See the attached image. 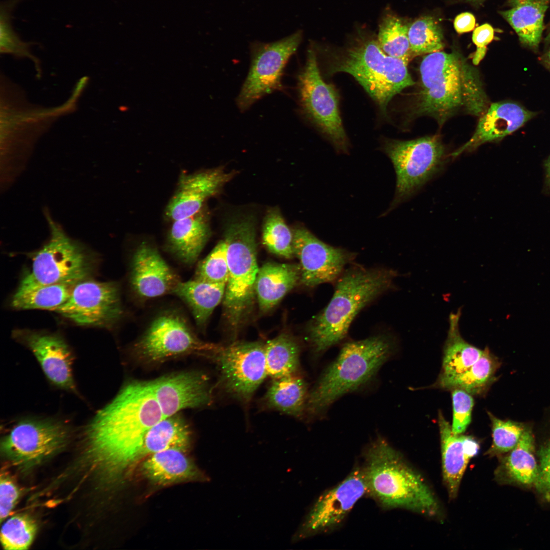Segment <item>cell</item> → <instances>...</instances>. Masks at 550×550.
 <instances>
[{
	"mask_svg": "<svg viewBox=\"0 0 550 550\" xmlns=\"http://www.w3.org/2000/svg\"><path fill=\"white\" fill-rule=\"evenodd\" d=\"M408 28L398 16L387 13L379 23L377 37L380 47L387 55L407 64L414 57L410 48Z\"/></svg>",
	"mask_w": 550,
	"mask_h": 550,
	"instance_id": "36",
	"label": "cell"
},
{
	"mask_svg": "<svg viewBox=\"0 0 550 550\" xmlns=\"http://www.w3.org/2000/svg\"><path fill=\"white\" fill-rule=\"evenodd\" d=\"M300 107L305 115L338 152L346 153L348 140L339 108V98L334 87L323 79L315 50L311 46L305 66L297 77Z\"/></svg>",
	"mask_w": 550,
	"mask_h": 550,
	"instance_id": "12",
	"label": "cell"
},
{
	"mask_svg": "<svg viewBox=\"0 0 550 550\" xmlns=\"http://www.w3.org/2000/svg\"><path fill=\"white\" fill-rule=\"evenodd\" d=\"M549 0L527 2L501 12L526 46L537 48L543 29V19Z\"/></svg>",
	"mask_w": 550,
	"mask_h": 550,
	"instance_id": "30",
	"label": "cell"
},
{
	"mask_svg": "<svg viewBox=\"0 0 550 550\" xmlns=\"http://www.w3.org/2000/svg\"><path fill=\"white\" fill-rule=\"evenodd\" d=\"M265 344L260 341H234L214 354L222 389L243 403H249L268 375Z\"/></svg>",
	"mask_w": 550,
	"mask_h": 550,
	"instance_id": "15",
	"label": "cell"
},
{
	"mask_svg": "<svg viewBox=\"0 0 550 550\" xmlns=\"http://www.w3.org/2000/svg\"><path fill=\"white\" fill-rule=\"evenodd\" d=\"M493 37L494 30L489 24H483L474 30L472 40L477 46L476 51L473 58L474 65H478L484 58L486 53V46L493 40Z\"/></svg>",
	"mask_w": 550,
	"mask_h": 550,
	"instance_id": "46",
	"label": "cell"
},
{
	"mask_svg": "<svg viewBox=\"0 0 550 550\" xmlns=\"http://www.w3.org/2000/svg\"><path fill=\"white\" fill-rule=\"evenodd\" d=\"M201 211L173 221L167 236V251L186 266L196 263L210 236L208 221Z\"/></svg>",
	"mask_w": 550,
	"mask_h": 550,
	"instance_id": "24",
	"label": "cell"
},
{
	"mask_svg": "<svg viewBox=\"0 0 550 550\" xmlns=\"http://www.w3.org/2000/svg\"><path fill=\"white\" fill-rule=\"evenodd\" d=\"M534 450L531 429L526 427L518 443L504 460V470L509 479L523 485H535L538 476V465Z\"/></svg>",
	"mask_w": 550,
	"mask_h": 550,
	"instance_id": "34",
	"label": "cell"
},
{
	"mask_svg": "<svg viewBox=\"0 0 550 550\" xmlns=\"http://www.w3.org/2000/svg\"><path fill=\"white\" fill-rule=\"evenodd\" d=\"M366 493L363 469L356 468L342 481L321 494L295 533L292 541L337 527Z\"/></svg>",
	"mask_w": 550,
	"mask_h": 550,
	"instance_id": "16",
	"label": "cell"
},
{
	"mask_svg": "<svg viewBox=\"0 0 550 550\" xmlns=\"http://www.w3.org/2000/svg\"><path fill=\"white\" fill-rule=\"evenodd\" d=\"M475 22V18L472 14L464 12L459 14L455 17L454 21V26L458 33H467L471 32L474 29Z\"/></svg>",
	"mask_w": 550,
	"mask_h": 550,
	"instance_id": "47",
	"label": "cell"
},
{
	"mask_svg": "<svg viewBox=\"0 0 550 550\" xmlns=\"http://www.w3.org/2000/svg\"><path fill=\"white\" fill-rule=\"evenodd\" d=\"M397 272L384 268L353 266L337 281L335 292L325 308L309 323L307 337L312 350L320 355L346 336L358 313L391 289Z\"/></svg>",
	"mask_w": 550,
	"mask_h": 550,
	"instance_id": "2",
	"label": "cell"
},
{
	"mask_svg": "<svg viewBox=\"0 0 550 550\" xmlns=\"http://www.w3.org/2000/svg\"><path fill=\"white\" fill-rule=\"evenodd\" d=\"M464 1H466L468 2L473 3V4H479V3H481L483 2L485 0H464Z\"/></svg>",
	"mask_w": 550,
	"mask_h": 550,
	"instance_id": "51",
	"label": "cell"
},
{
	"mask_svg": "<svg viewBox=\"0 0 550 550\" xmlns=\"http://www.w3.org/2000/svg\"><path fill=\"white\" fill-rule=\"evenodd\" d=\"M294 254L299 261L300 283L308 287L337 280L355 254L323 242L302 227L292 230Z\"/></svg>",
	"mask_w": 550,
	"mask_h": 550,
	"instance_id": "18",
	"label": "cell"
},
{
	"mask_svg": "<svg viewBox=\"0 0 550 550\" xmlns=\"http://www.w3.org/2000/svg\"><path fill=\"white\" fill-rule=\"evenodd\" d=\"M226 284L207 282L194 278L180 281L173 294L189 309L197 326L204 329L216 307L223 301Z\"/></svg>",
	"mask_w": 550,
	"mask_h": 550,
	"instance_id": "26",
	"label": "cell"
},
{
	"mask_svg": "<svg viewBox=\"0 0 550 550\" xmlns=\"http://www.w3.org/2000/svg\"><path fill=\"white\" fill-rule=\"evenodd\" d=\"M461 310L449 317V328L444 349L442 368L437 380L457 376L471 367L481 356L483 350L466 342L459 331Z\"/></svg>",
	"mask_w": 550,
	"mask_h": 550,
	"instance_id": "27",
	"label": "cell"
},
{
	"mask_svg": "<svg viewBox=\"0 0 550 550\" xmlns=\"http://www.w3.org/2000/svg\"><path fill=\"white\" fill-rule=\"evenodd\" d=\"M293 238L292 230L287 226L279 210L277 208L269 210L263 227L264 245L272 253L290 259L294 256Z\"/></svg>",
	"mask_w": 550,
	"mask_h": 550,
	"instance_id": "37",
	"label": "cell"
},
{
	"mask_svg": "<svg viewBox=\"0 0 550 550\" xmlns=\"http://www.w3.org/2000/svg\"><path fill=\"white\" fill-rule=\"evenodd\" d=\"M538 455V476L535 485L544 499L550 502V441L540 448Z\"/></svg>",
	"mask_w": 550,
	"mask_h": 550,
	"instance_id": "45",
	"label": "cell"
},
{
	"mask_svg": "<svg viewBox=\"0 0 550 550\" xmlns=\"http://www.w3.org/2000/svg\"><path fill=\"white\" fill-rule=\"evenodd\" d=\"M535 115V113L515 102L492 103L480 119L470 140L451 155L456 157L486 143L500 140L518 129Z\"/></svg>",
	"mask_w": 550,
	"mask_h": 550,
	"instance_id": "22",
	"label": "cell"
},
{
	"mask_svg": "<svg viewBox=\"0 0 550 550\" xmlns=\"http://www.w3.org/2000/svg\"><path fill=\"white\" fill-rule=\"evenodd\" d=\"M546 182L548 187L550 188V156L545 163Z\"/></svg>",
	"mask_w": 550,
	"mask_h": 550,
	"instance_id": "48",
	"label": "cell"
},
{
	"mask_svg": "<svg viewBox=\"0 0 550 550\" xmlns=\"http://www.w3.org/2000/svg\"><path fill=\"white\" fill-rule=\"evenodd\" d=\"M545 41L546 42H549L550 41V30H549V31L548 33L547 36H546V38L545 39Z\"/></svg>",
	"mask_w": 550,
	"mask_h": 550,
	"instance_id": "52",
	"label": "cell"
},
{
	"mask_svg": "<svg viewBox=\"0 0 550 550\" xmlns=\"http://www.w3.org/2000/svg\"><path fill=\"white\" fill-rule=\"evenodd\" d=\"M356 37L345 47L328 52V73L353 76L386 113L393 97L415 84L408 64L387 55L377 38L363 33Z\"/></svg>",
	"mask_w": 550,
	"mask_h": 550,
	"instance_id": "6",
	"label": "cell"
},
{
	"mask_svg": "<svg viewBox=\"0 0 550 550\" xmlns=\"http://www.w3.org/2000/svg\"><path fill=\"white\" fill-rule=\"evenodd\" d=\"M126 279L131 297L141 304L172 294L181 281L156 246L146 241L140 243L131 254Z\"/></svg>",
	"mask_w": 550,
	"mask_h": 550,
	"instance_id": "17",
	"label": "cell"
},
{
	"mask_svg": "<svg viewBox=\"0 0 550 550\" xmlns=\"http://www.w3.org/2000/svg\"><path fill=\"white\" fill-rule=\"evenodd\" d=\"M395 347L394 339L387 334L345 344L309 393L305 413L321 417L339 398L369 382Z\"/></svg>",
	"mask_w": 550,
	"mask_h": 550,
	"instance_id": "4",
	"label": "cell"
},
{
	"mask_svg": "<svg viewBox=\"0 0 550 550\" xmlns=\"http://www.w3.org/2000/svg\"><path fill=\"white\" fill-rule=\"evenodd\" d=\"M44 213L49 229V239L35 253L32 269L19 286L74 285L89 279L95 266L90 252L70 237L47 210Z\"/></svg>",
	"mask_w": 550,
	"mask_h": 550,
	"instance_id": "8",
	"label": "cell"
},
{
	"mask_svg": "<svg viewBox=\"0 0 550 550\" xmlns=\"http://www.w3.org/2000/svg\"><path fill=\"white\" fill-rule=\"evenodd\" d=\"M148 383L165 418L211 401L208 378L200 373H183Z\"/></svg>",
	"mask_w": 550,
	"mask_h": 550,
	"instance_id": "20",
	"label": "cell"
},
{
	"mask_svg": "<svg viewBox=\"0 0 550 550\" xmlns=\"http://www.w3.org/2000/svg\"><path fill=\"white\" fill-rule=\"evenodd\" d=\"M134 350L151 361H160L193 351L214 354L221 346L206 343L196 335L183 311L170 306L157 311L149 320Z\"/></svg>",
	"mask_w": 550,
	"mask_h": 550,
	"instance_id": "11",
	"label": "cell"
},
{
	"mask_svg": "<svg viewBox=\"0 0 550 550\" xmlns=\"http://www.w3.org/2000/svg\"><path fill=\"white\" fill-rule=\"evenodd\" d=\"M189 442L187 427L181 419L175 415L164 418L145 434L139 453V459L170 448L185 451Z\"/></svg>",
	"mask_w": 550,
	"mask_h": 550,
	"instance_id": "31",
	"label": "cell"
},
{
	"mask_svg": "<svg viewBox=\"0 0 550 550\" xmlns=\"http://www.w3.org/2000/svg\"><path fill=\"white\" fill-rule=\"evenodd\" d=\"M148 382H133L95 415L80 438L78 479L95 489L110 484L139 459L146 432L164 418Z\"/></svg>",
	"mask_w": 550,
	"mask_h": 550,
	"instance_id": "1",
	"label": "cell"
},
{
	"mask_svg": "<svg viewBox=\"0 0 550 550\" xmlns=\"http://www.w3.org/2000/svg\"><path fill=\"white\" fill-rule=\"evenodd\" d=\"M75 284H56L34 287L19 286L12 296L11 305L13 308L20 310L53 311L68 299Z\"/></svg>",
	"mask_w": 550,
	"mask_h": 550,
	"instance_id": "35",
	"label": "cell"
},
{
	"mask_svg": "<svg viewBox=\"0 0 550 550\" xmlns=\"http://www.w3.org/2000/svg\"><path fill=\"white\" fill-rule=\"evenodd\" d=\"M233 175V172H226L220 168L183 174L166 208V216L174 221L197 214L205 201L216 194Z\"/></svg>",
	"mask_w": 550,
	"mask_h": 550,
	"instance_id": "21",
	"label": "cell"
},
{
	"mask_svg": "<svg viewBox=\"0 0 550 550\" xmlns=\"http://www.w3.org/2000/svg\"><path fill=\"white\" fill-rule=\"evenodd\" d=\"M542 62L550 69V48L542 57Z\"/></svg>",
	"mask_w": 550,
	"mask_h": 550,
	"instance_id": "49",
	"label": "cell"
},
{
	"mask_svg": "<svg viewBox=\"0 0 550 550\" xmlns=\"http://www.w3.org/2000/svg\"><path fill=\"white\" fill-rule=\"evenodd\" d=\"M299 264L267 262L259 268L255 293L260 310L267 312L276 306L298 283Z\"/></svg>",
	"mask_w": 550,
	"mask_h": 550,
	"instance_id": "25",
	"label": "cell"
},
{
	"mask_svg": "<svg viewBox=\"0 0 550 550\" xmlns=\"http://www.w3.org/2000/svg\"><path fill=\"white\" fill-rule=\"evenodd\" d=\"M410 48L414 56L440 51L444 47L443 35L437 22L431 17H423L408 28Z\"/></svg>",
	"mask_w": 550,
	"mask_h": 550,
	"instance_id": "38",
	"label": "cell"
},
{
	"mask_svg": "<svg viewBox=\"0 0 550 550\" xmlns=\"http://www.w3.org/2000/svg\"><path fill=\"white\" fill-rule=\"evenodd\" d=\"M382 148L396 175L395 195L388 211L409 198L444 164L445 148L436 135L409 141L386 139Z\"/></svg>",
	"mask_w": 550,
	"mask_h": 550,
	"instance_id": "10",
	"label": "cell"
},
{
	"mask_svg": "<svg viewBox=\"0 0 550 550\" xmlns=\"http://www.w3.org/2000/svg\"><path fill=\"white\" fill-rule=\"evenodd\" d=\"M13 335L32 351L51 383L77 394L73 375V354L61 336L28 329L16 331Z\"/></svg>",
	"mask_w": 550,
	"mask_h": 550,
	"instance_id": "19",
	"label": "cell"
},
{
	"mask_svg": "<svg viewBox=\"0 0 550 550\" xmlns=\"http://www.w3.org/2000/svg\"><path fill=\"white\" fill-rule=\"evenodd\" d=\"M367 493L383 508H402L429 516L437 502L420 475L386 440L378 437L367 447L362 468Z\"/></svg>",
	"mask_w": 550,
	"mask_h": 550,
	"instance_id": "5",
	"label": "cell"
},
{
	"mask_svg": "<svg viewBox=\"0 0 550 550\" xmlns=\"http://www.w3.org/2000/svg\"><path fill=\"white\" fill-rule=\"evenodd\" d=\"M307 384L298 374L274 378L262 401L265 407L293 417H302L308 397Z\"/></svg>",
	"mask_w": 550,
	"mask_h": 550,
	"instance_id": "28",
	"label": "cell"
},
{
	"mask_svg": "<svg viewBox=\"0 0 550 550\" xmlns=\"http://www.w3.org/2000/svg\"><path fill=\"white\" fill-rule=\"evenodd\" d=\"M420 72L416 114L432 117L442 124L462 106L473 114L482 111L484 98L478 78L458 53H429L423 59Z\"/></svg>",
	"mask_w": 550,
	"mask_h": 550,
	"instance_id": "3",
	"label": "cell"
},
{
	"mask_svg": "<svg viewBox=\"0 0 550 550\" xmlns=\"http://www.w3.org/2000/svg\"><path fill=\"white\" fill-rule=\"evenodd\" d=\"M228 276L226 244L222 240L206 257L199 262L194 278L212 283L226 284Z\"/></svg>",
	"mask_w": 550,
	"mask_h": 550,
	"instance_id": "41",
	"label": "cell"
},
{
	"mask_svg": "<svg viewBox=\"0 0 550 550\" xmlns=\"http://www.w3.org/2000/svg\"><path fill=\"white\" fill-rule=\"evenodd\" d=\"M19 491L11 478L2 473L0 479V521L2 522L10 513L16 504Z\"/></svg>",
	"mask_w": 550,
	"mask_h": 550,
	"instance_id": "44",
	"label": "cell"
},
{
	"mask_svg": "<svg viewBox=\"0 0 550 550\" xmlns=\"http://www.w3.org/2000/svg\"><path fill=\"white\" fill-rule=\"evenodd\" d=\"M19 2V0H6L1 4V52L34 59L29 51V43L21 40L11 24L12 12Z\"/></svg>",
	"mask_w": 550,
	"mask_h": 550,
	"instance_id": "40",
	"label": "cell"
},
{
	"mask_svg": "<svg viewBox=\"0 0 550 550\" xmlns=\"http://www.w3.org/2000/svg\"><path fill=\"white\" fill-rule=\"evenodd\" d=\"M302 38L298 30L279 40L251 44V64L236 98L241 112L248 109L263 97L281 90L282 78L288 61L296 51Z\"/></svg>",
	"mask_w": 550,
	"mask_h": 550,
	"instance_id": "13",
	"label": "cell"
},
{
	"mask_svg": "<svg viewBox=\"0 0 550 550\" xmlns=\"http://www.w3.org/2000/svg\"><path fill=\"white\" fill-rule=\"evenodd\" d=\"M229 276L223 300L224 316L235 341L252 308L259 267L253 221L244 218L230 224L225 233Z\"/></svg>",
	"mask_w": 550,
	"mask_h": 550,
	"instance_id": "7",
	"label": "cell"
},
{
	"mask_svg": "<svg viewBox=\"0 0 550 550\" xmlns=\"http://www.w3.org/2000/svg\"><path fill=\"white\" fill-rule=\"evenodd\" d=\"M181 449L170 448L152 454L144 462L143 470L153 482L166 485L199 476L194 464Z\"/></svg>",
	"mask_w": 550,
	"mask_h": 550,
	"instance_id": "29",
	"label": "cell"
},
{
	"mask_svg": "<svg viewBox=\"0 0 550 550\" xmlns=\"http://www.w3.org/2000/svg\"><path fill=\"white\" fill-rule=\"evenodd\" d=\"M300 347L296 340L283 333L265 344L268 375L273 379L297 374L299 368Z\"/></svg>",
	"mask_w": 550,
	"mask_h": 550,
	"instance_id": "33",
	"label": "cell"
},
{
	"mask_svg": "<svg viewBox=\"0 0 550 550\" xmlns=\"http://www.w3.org/2000/svg\"><path fill=\"white\" fill-rule=\"evenodd\" d=\"M71 435L69 425L50 418L21 419L2 437L1 453L23 472L41 464L61 452Z\"/></svg>",
	"mask_w": 550,
	"mask_h": 550,
	"instance_id": "9",
	"label": "cell"
},
{
	"mask_svg": "<svg viewBox=\"0 0 550 550\" xmlns=\"http://www.w3.org/2000/svg\"><path fill=\"white\" fill-rule=\"evenodd\" d=\"M491 423L492 443L488 451L497 455L511 451L518 443L525 429L523 424L511 420H502L488 412Z\"/></svg>",
	"mask_w": 550,
	"mask_h": 550,
	"instance_id": "42",
	"label": "cell"
},
{
	"mask_svg": "<svg viewBox=\"0 0 550 550\" xmlns=\"http://www.w3.org/2000/svg\"><path fill=\"white\" fill-rule=\"evenodd\" d=\"M500 362L486 347L479 359L467 371L452 378L437 380L436 387L443 389H459L474 395L480 394L493 382Z\"/></svg>",
	"mask_w": 550,
	"mask_h": 550,
	"instance_id": "32",
	"label": "cell"
},
{
	"mask_svg": "<svg viewBox=\"0 0 550 550\" xmlns=\"http://www.w3.org/2000/svg\"><path fill=\"white\" fill-rule=\"evenodd\" d=\"M443 474L449 497H456L469 461L478 453L480 446L473 437L455 434L441 411L438 412Z\"/></svg>",
	"mask_w": 550,
	"mask_h": 550,
	"instance_id": "23",
	"label": "cell"
},
{
	"mask_svg": "<svg viewBox=\"0 0 550 550\" xmlns=\"http://www.w3.org/2000/svg\"><path fill=\"white\" fill-rule=\"evenodd\" d=\"M53 311L78 325L106 328L117 325L125 314L118 282L89 278L76 283L68 299Z\"/></svg>",
	"mask_w": 550,
	"mask_h": 550,
	"instance_id": "14",
	"label": "cell"
},
{
	"mask_svg": "<svg viewBox=\"0 0 550 550\" xmlns=\"http://www.w3.org/2000/svg\"><path fill=\"white\" fill-rule=\"evenodd\" d=\"M537 0H510L511 5L514 6L520 4L524 3L527 2L534 1Z\"/></svg>",
	"mask_w": 550,
	"mask_h": 550,
	"instance_id": "50",
	"label": "cell"
},
{
	"mask_svg": "<svg viewBox=\"0 0 550 550\" xmlns=\"http://www.w3.org/2000/svg\"><path fill=\"white\" fill-rule=\"evenodd\" d=\"M37 526L30 515L18 514L8 519L2 525L1 542L7 550L28 549L36 534Z\"/></svg>",
	"mask_w": 550,
	"mask_h": 550,
	"instance_id": "39",
	"label": "cell"
},
{
	"mask_svg": "<svg viewBox=\"0 0 550 550\" xmlns=\"http://www.w3.org/2000/svg\"><path fill=\"white\" fill-rule=\"evenodd\" d=\"M453 420L452 431L455 434L463 433L471 421L474 400L466 391L455 389L452 393Z\"/></svg>",
	"mask_w": 550,
	"mask_h": 550,
	"instance_id": "43",
	"label": "cell"
}]
</instances>
